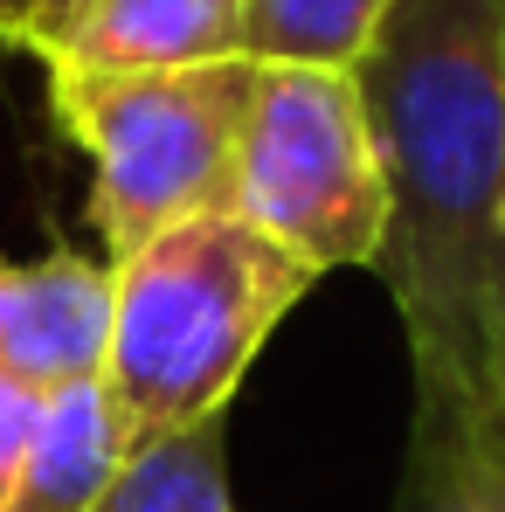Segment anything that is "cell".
Wrapping results in <instances>:
<instances>
[{"label":"cell","mask_w":505,"mask_h":512,"mask_svg":"<svg viewBox=\"0 0 505 512\" xmlns=\"http://www.w3.org/2000/svg\"><path fill=\"white\" fill-rule=\"evenodd\" d=\"M125 457H132V443H125V423L104 395V374L77 381V388L42 402L7 512H97L111 478L125 471Z\"/></svg>","instance_id":"obj_7"},{"label":"cell","mask_w":505,"mask_h":512,"mask_svg":"<svg viewBox=\"0 0 505 512\" xmlns=\"http://www.w3.org/2000/svg\"><path fill=\"white\" fill-rule=\"evenodd\" d=\"M97 512H236L229 485V416L160 436L146 450L125 457V471L111 478V492Z\"/></svg>","instance_id":"obj_8"},{"label":"cell","mask_w":505,"mask_h":512,"mask_svg":"<svg viewBox=\"0 0 505 512\" xmlns=\"http://www.w3.org/2000/svg\"><path fill=\"white\" fill-rule=\"evenodd\" d=\"M28 21H35V0H0V49H21Z\"/></svg>","instance_id":"obj_13"},{"label":"cell","mask_w":505,"mask_h":512,"mask_svg":"<svg viewBox=\"0 0 505 512\" xmlns=\"http://www.w3.org/2000/svg\"><path fill=\"white\" fill-rule=\"evenodd\" d=\"M111 346V263L90 250L0 256V374L28 395H63L104 374Z\"/></svg>","instance_id":"obj_5"},{"label":"cell","mask_w":505,"mask_h":512,"mask_svg":"<svg viewBox=\"0 0 505 512\" xmlns=\"http://www.w3.org/2000/svg\"><path fill=\"white\" fill-rule=\"evenodd\" d=\"M402 512H505V423L471 416L450 429H409Z\"/></svg>","instance_id":"obj_9"},{"label":"cell","mask_w":505,"mask_h":512,"mask_svg":"<svg viewBox=\"0 0 505 512\" xmlns=\"http://www.w3.org/2000/svg\"><path fill=\"white\" fill-rule=\"evenodd\" d=\"M49 118L90 160V229L104 263L132 256L160 229L229 208L236 139L250 111L256 63H201V70H42Z\"/></svg>","instance_id":"obj_3"},{"label":"cell","mask_w":505,"mask_h":512,"mask_svg":"<svg viewBox=\"0 0 505 512\" xmlns=\"http://www.w3.org/2000/svg\"><path fill=\"white\" fill-rule=\"evenodd\" d=\"M388 187L381 277L416 429L485 416L505 353V0H388L353 63Z\"/></svg>","instance_id":"obj_1"},{"label":"cell","mask_w":505,"mask_h":512,"mask_svg":"<svg viewBox=\"0 0 505 512\" xmlns=\"http://www.w3.org/2000/svg\"><path fill=\"white\" fill-rule=\"evenodd\" d=\"M388 0H243L250 63H319L353 70L374 42Z\"/></svg>","instance_id":"obj_10"},{"label":"cell","mask_w":505,"mask_h":512,"mask_svg":"<svg viewBox=\"0 0 505 512\" xmlns=\"http://www.w3.org/2000/svg\"><path fill=\"white\" fill-rule=\"evenodd\" d=\"M229 208L312 277L381 263L388 187L353 70L256 63Z\"/></svg>","instance_id":"obj_4"},{"label":"cell","mask_w":505,"mask_h":512,"mask_svg":"<svg viewBox=\"0 0 505 512\" xmlns=\"http://www.w3.org/2000/svg\"><path fill=\"white\" fill-rule=\"evenodd\" d=\"M84 7H97V0H35V21H28V35H21V56H42Z\"/></svg>","instance_id":"obj_12"},{"label":"cell","mask_w":505,"mask_h":512,"mask_svg":"<svg viewBox=\"0 0 505 512\" xmlns=\"http://www.w3.org/2000/svg\"><path fill=\"white\" fill-rule=\"evenodd\" d=\"M35 416H42V395H28L21 381L0 374V512L14 506V485H21V457H28Z\"/></svg>","instance_id":"obj_11"},{"label":"cell","mask_w":505,"mask_h":512,"mask_svg":"<svg viewBox=\"0 0 505 512\" xmlns=\"http://www.w3.org/2000/svg\"><path fill=\"white\" fill-rule=\"evenodd\" d=\"M236 56H250L243 0H97L35 63L139 77V70H201V63H236Z\"/></svg>","instance_id":"obj_6"},{"label":"cell","mask_w":505,"mask_h":512,"mask_svg":"<svg viewBox=\"0 0 505 512\" xmlns=\"http://www.w3.org/2000/svg\"><path fill=\"white\" fill-rule=\"evenodd\" d=\"M312 284L319 277L236 208L187 215L118 256L104 395L125 423V443L146 450L208 416H229L256 353L277 340Z\"/></svg>","instance_id":"obj_2"}]
</instances>
